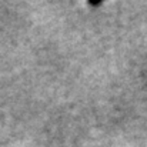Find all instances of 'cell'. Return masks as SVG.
<instances>
[{
  "label": "cell",
  "instance_id": "1",
  "mask_svg": "<svg viewBox=\"0 0 147 147\" xmlns=\"http://www.w3.org/2000/svg\"><path fill=\"white\" fill-rule=\"evenodd\" d=\"M103 1H93V0H89V4L90 6H100Z\"/></svg>",
  "mask_w": 147,
  "mask_h": 147
}]
</instances>
